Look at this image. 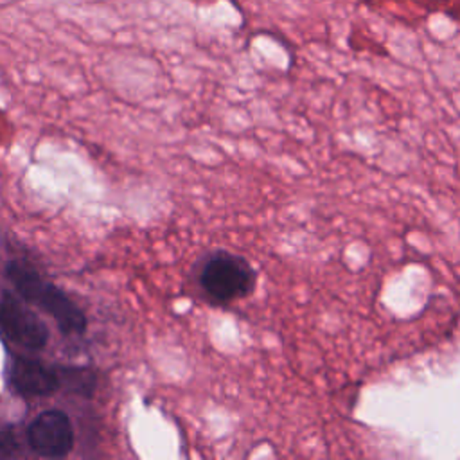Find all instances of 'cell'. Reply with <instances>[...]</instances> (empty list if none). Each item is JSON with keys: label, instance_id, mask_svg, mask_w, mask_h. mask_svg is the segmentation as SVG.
Segmentation results:
<instances>
[{"label": "cell", "instance_id": "cell-1", "mask_svg": "<svg viewBox=\"0 0 460 460\" xmlns=\"http://www.w3.org/2000/svg\"><path fill=\"white\" fill-rule=\"evenodd\" d=\"M5 277L16 288L22 300L36 304L49 313L65 334L84 332L88 322L79 305L63 293L56 284L43 279L34 266L25 261H9L5 266Z\"/></svg>", "mask_w": 460, "mask_h": 460}, {"label": "cell", "instance_id": "cell-2", "mask_svg": "<svg viewBox=\"0 0 460 460\" xmlns=\"http://www.w3.org/2000/svg\"><path fill=\"white\" fill-rule=\"evenodd\" d=\"M199 280L214 300L230 302L246 296L253 289L255 273L243 257L219 252L207 261Z\"/></svg>", "mask_w": 460, "mask_h": 460}, {"label": "cell", "instance_id": "cell-3", "mask_svg": "<svg viewBox=\"0 0 460 460\" xmlns=\"http://www.w3.org/2000/svg\"><path fill=\"white\" fill-rule=\"evenodd\" d=\"M0 332L13 343L29 350H40L49 341L45 322L13 293L0 298Z\"/></svg>", "mask_w": 460, "mask_h": 460}, {"label": "cell", "instance_id": "cell-4", "mask_svg": "<svg viewBox=\"0 0 460 460\" xmlns=\"http://www.w3.org/2000/svg\"><path fill=\"white\" fill-rule=\"evenodd\" d=\"M27 442L45 458H63L74 447V428L61 410L41 411L27 428Z\"/></svg>", "mask_w": 460, "mask_h": 460}, {"label": "cell", "instance_id": "cell-5", "mask_svg": "<svg viewBox=\"0 0 460 460\" xmlns=\"http://www.w3.org/2000/svg\"><path fill=\"white\" fill-rule=\"evenodd\" d=\"M9 386L23 397H43L61 388L58 368H52L38 359L16 356L7 372Z\"/></svg>", "mask_w": 460, "mask_h": 460}, {"label": "cell", "instance_id": "cell-6", "mask_svg": "<svg viewBox=\"0 0 460 460\" xmlns=\"http://www.w3.org/2000/svg\"><path fill=\"white\" fill-rule=\"evenodd\" d=\"M61 385H65L68 390L90 397L95 386V376L92 370L81 368V367H61L58 368Z\"/></svg>", "mask_w": 460, "mask_h": 460}, {"label": "cell", "instance_id": "cell-7", "mask_svg": "<svg viewBox=\"0 0 460 460\" xmlns=\"http://www.w3.org/2000/svg\"><path fill=\"white\" fill-rule=\"evenodd\" d=\"M16 451H18V442L13 429L11 428L0 429V455L9 456V455H14Z\"/></svg>", "mask_w": 460, "mask_h": 460}]
</instances>
